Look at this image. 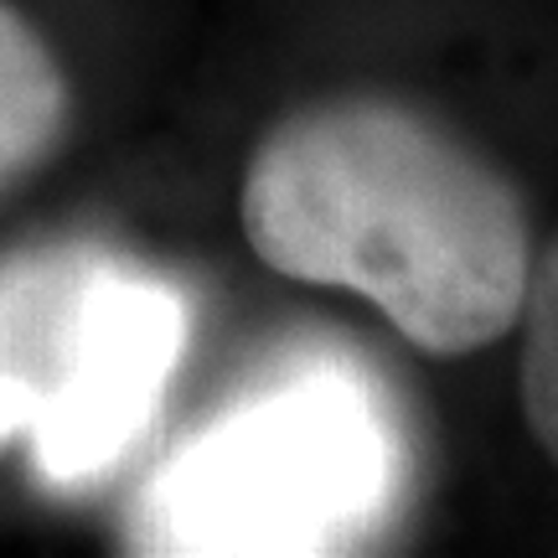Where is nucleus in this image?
Returning <instances> with one entry per match:
<instances>
[{
	"mask_svg": "<svg viewBox=\"0 0 558 558\" xmlns=\"http://www.w3.org/2000/svg\"><path fill=\"white\" fill-rule=\"evenodd\" d=\"M239 213L275 275L373 300L429 357L518 331L538 259L518 186L456 130L383 94L284 114L248 156Z\"/></svg>",
	"mask_w": 558,
	"mask_h": 558,
	"instance_id": "f257e3e1",
	"label": "nucleus"
},
{
	"mask_svg": "<svg viewBox=\"0 0 558 558\" xmlns=\"http://www.w3.org/2000/svg\"><path fill=\"white\" fill-rule=\"evenodd\" d=\"M186 341L181 300L94 248L0 264V445L52 492L104 481L145 435Z\"/></svg>",
	"mask_w": 558,
	"mask_h": 558,
	"instance_id": "f03ea898",
	"label": "nucleus"
},
{
	"mask_svg": "<svg viewBox=\"0 0 558 558\" xmlns=\"http://www.w3.org/2000/svg\"><path fill=\"white\" fill-rule=\"evenodd\" d=\"M378 481L373 429L326 388L279 393L202 429L145 497L150 554H275L305 548L367 507Z\"/></svg>",
	"mask_w": 558,
	"mask_h": 558,
	"instance_id": "7ed1b4c3",
	"label": "nucleus"
},
{
	"mask_svg": "<svg viewBox=\"0 0 558 558\" xmlns=\"http://www.w3.org/2000/svg\"><path fill=\"white\" fill-rule=\"evenodd\" d=\"M73 88L32 16L0 0V186L37 166L68 130Z\"/></svg>",
	"mask_w": 558,
	"mask_h": 558,
	"instance_id": "20e7f679",
	"label": "nucleus"
},
{
	"mask_svg": "<svg viewBox=\"0 0 558 558\" xmlns=\"http://www.w3.org/2000/svg\"><path fill=\"white\" fill-rule=\"evenodd\" d=\"M522 414L543 445V456L558 465V239L538 248L533 284L522 305Z\"/></svg>",
	"mask_w": 558,
	"mask_h": 558,
	"instance_id": "39448f33",
	"label": "nucleus"
}]
</instances>
